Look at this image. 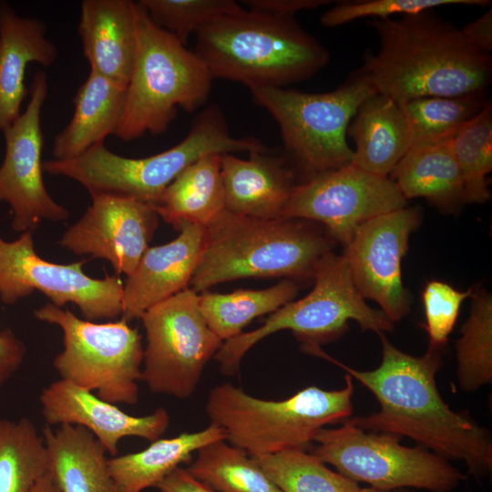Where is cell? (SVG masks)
I'll return each mask as SVG.
<instances>
[{
  "label": "cell",
  "mask_w": 492,
  "mask_h": 492,
  "mask_svg": "<svg viewBox=\"0 0 492 492\" xmlns=\"http://www.w3.org/2000/svg\"><path fill=\"white\" fill-rule=\"evenodd\" d=\"M379 336L382 361L374 370L354 369L321 349L313 354L338 365L377 399L379 411L349 420L365 431L405 436L446 460H460L472 476L489 473L492 443L487 430L453 411L437 389L436 374L443 364L439 350L428 347L424 355L414 356L393 345L384 333Z\"/></svg>",
  "instance_id": "1"
},
{
  "label": "cell",
  "mask_w": 492,
  "mask_h": 492,
  "mask_svg": "<svg viewBox=\"0 0 492 492\" xmlns=\"http://www.w3.org/2000/svg\"><path fill=\"white\" fill-rule=\"evenodd\" d=\"M31 492H59V490L47 470V472L35 485Z\"/></svg>",
  "instance_id": "43"
},
{
  "label": "cell",
  "mask_w": 492,
  "mask_h": 492,
  "mask_svg": "<svg viewBox=\"0 0 492 492\" xmlns=\"http://www.w3.org/2000/svg\"><path fill=\"white\" fill-rule=\"evenodd\" d=\"M140 319L147 340L141 381L152 393L190 397L223 343L205 322L199 295L186 288L148 309Z\"/></svg>",
  "instance_id": "12"
},
{
  "label": "cell",
  "mask_w": 492,
  "mask_h": 492,
  "mask_svg": "<svg viewBox=\"0 0 492 492\" xmlns=\"http://www.w3.org/2000/svg\"><path fill=\"white\" fill-rule=\"evenodd\" d=\"M252 458L282 492H358L360 489L358 483L333 471L305 450L291 449Z\"/></svg>",
  "instance_id": "34"
},
{
  "label": "cell",
  "mask_w": 492,
  "mask_h": 492,
  "mask_svg": "<svg viewBox=\"0 0 492 492\" xmlns=\"http://www.w3.org/2000/svg\"><path fill=\"white\" fill-rule=\"evenodd\" d=\"M401 437L366 432L349 419L336 428H323L311 452L337 472L381 490L419 488L450 492L466 476L448 460L417 446L400 444Z\"/></svg>",
  "instance_id": "11"
},
{
  "label": "cell",
  "mask_w": 492,
  "mask_h": 492,
  "mask_svg": "<svg viewBox=\"0 0 492 492\" xmlns=\"http://www.w3.org/2000/svg\"><path fill=\"white\" fill-rule=\"evenodd\" d=\"M358 492H415V491L412 490V489H408V488H400V489H393V490H381V489H377V488L370 487H364V488L360 487Z\"/></svg>",
  "instance_id": "44"
},
{
  "label": "cell",
  "mask_w": 492,
  "mask_h": 492,
  "mask_svg": "<svg viewBox=\"0 0 492 492\" xmlns=\"http://www.w3.org/2000/svg\"><path fill=\"white\" fill-rule=\"evenodd\" d=\"M421 220L418 207L406 206L379 215L356 230L343 252L360 294L378 303L392 323L403 319L410 310L402 261L410 235Z\"/></svg>",
  "instance_id": "16"
},
{
  "label": "cell",
  "mask_w": 492,
  "mask_h": 492,
  "mask_svg": "<svg viewBox=\"0 0 492 492\" xmlns=\"http://www.w3.org/2000/svg\"><path fill=\"white\" fill-rule=\"evenodd\" d=\"M34 231L21 233L13 241L0 235V301L12 305L38 291L62 308L78 307L91 322L114 320L122 315L124 283L117 275L102 279L83 272L87 260L59 264L41 258L34 243Z\"/></svg>",
  "instance_id": "13"
},
{
  "label": "cell",
  "mask_w": 492,
  "mask_h": 492,
  "mask_svg": "<svg viewBox=\"0 0 492 492\" xmlns=\"http://www.w3.org/2000/svg\"><path fill=\"white\" fill-rule=\"evenodd\" d=\"M389 178L406 200L424 198L446 213L455 212L466 203L451 140L411 148Z\"/></svg>",
  "instance_id": "26"
},
{
  "label": "cell",
  "mask_w": 492,
  "mask_h": 492,
  "mask_svg": "<svg viewBox=\"0 0 492 492\" xmlns=\"http://www.w3.org/2000/svg\"><path fill=\"white\" fill-rule=\"evenodd\" d=\"M91 199V205L58 244L74 254L108 261L117 273L129 276L158 227L155 207L122 196Z\"/></svg>",
  "instance_id": "17"
},
{
  "label": "cell",
  "mask_w": 492,
  "mask_h": 492,
  "mask_svg": "<svg viewBox=\"0 0 492 492\" xmlns=\"http://www.w3.org/2000/svg\"><path fill=\"white\" fill-rule=\"evenodd\" d=\"M188 470L217 492H282L251 456L226 440L199 449Z\"/></svg>",
  "instance_id": "32"
},
{
  "label": "cell",
  "mask_w": 492,
  "mask_h": 492,
  "mask_svg": "<svg viewBox=\"0 0 492 492\" xmlns=\"http://www.w3.org/2000/svg\"><path fill=\"white\" fill-rule=\"evenodd\" d=\"M265 149L255 138L232 137L220 107L210 105L197 115L184 139L156 155L127 158L111 152L102 142L76 159L46 161L43 169L77 181L90 196L128 197L156 208L166 188L199 159Z\"/></svg>",
  "instance_id": "5"
},
{
  "label": "cell",
  "mask_w": 492,
  "mask_h": 492,
  "mask_svg": "<svg viewBox=\"0 0 492 492\" xmlns=\"http://www.w3.org/2000/svg\"><path fill=\"white\" fill-rule=\"evenodd\" d=\"M196 54L213 77L250 88L285 87L304 81L330 54L294 16L244 8L224 15L196 33Z\"/></svg>",
  "instance_id": "3"
},
{
  "label": "cell",
  "mask_w": 492,
  "mask_h": 492,
  "mask_svg": "<svg viewBox=\"0 0 492 492\" xmlns=\"http://www.w3.org/2000/svg\"><path fill=\"white\" fill-rule=\"evenodd\" d=\"M347 133L355 145L352 165L382 177H389L411 149L400 104L378 93L359 106Z\"/></svg>",
  "instance_id": "23"
},
{
  "label": "cell",
  "mask_w": 492,
  "mask_h": 492,
  "mask_svg": "<svg viewBox=\"0 0 492 492\" xmlns=\"http://www.w3.org/2000/svg\"><path fill=\"white\" fill-rule=\"evenodd\" d=\"M406 205L389 177L351 164L296 184L282 218L319 222L333 241L345 246L365 221Z\"/></svg>",
  "instance_id": "14"
},
{
  "label": "cell",
  "mask_w": 492,
  "mask_h": 492,
  "mask_svg": "<svg viewBox=\"0 0 492 492\" xmlns=\"http://www.w3.org/2000/svg\"><path fill=\"white\" fill-rule=\"evenodd\" d=\"M156 488L160 492H217L181 466L169 473Z\"/></svg>",
  "instance_id": "41"
},
{
  "label": "cell",
  "mask_w": 492,
  "mask_h": 492,
  "mask_svg": "<svg viewBox=\"0 0 492 492\" xmlns=\"http://www.w3.org/2000/svg\"><path fill=\"white\" fill-rule=\"evenodd\" d=\"M126 92V85L90 70L74 97L70 121L54 138V159H76L114 134L123 112Z\"/></svg>",
  "instance_id": "24"
},
{
  "label": "cell",
  "mask_w": 492,
  "mask_h": 492,
  "mask_svg": "<svg viewBox=\"0 0 492 492\" xmlns=\"http://www.w3.org/2000/svg\"><path fill=\"white\" fill-rule=\"evenodd\" d=\"M220 173L225 210L253 219L282 218L296 186L285 157L270 154L267 149L249 153L247 159L220 155Z\"/></svg>",
  "instance_id": "20"
},
{
  "label": "cell",
  "mask_w": 492,
  "mask_h": 492,
  "mask_svg": "<svg viewBox=\"0 0 492 492\" xmlns=\"http://www.w3.org/2000/svg\"><path fill=\"white\" fill-rule=\"evenodd\" d=\"M39 402L47 425H80L88 430L111 456L118 455L121 439L136 436L152 442L160 438L169 425V415L164 408L135 416L95 393L63 379L46 385Z\"/></svg>",
  "instance_id": "18"
},
{
  "label": "cell",
  "mask_w": 492,
  "mask_h": 492,
  "mask_svg": "<svg viewBox=\"0 0 492 492\" xmlns=\"http://www.w3.org/2000/svg\"><path fill=\"white\" fill-rule=\"evenodd\" d=\"M344 387L323 390L312 385L282 400L252 396L230 383L210 389L206 413L226 432V440L252 457L291 449L305 450L328 425L353 414V378Z\"/></svg>",
  "instance_id": "6"
},
{
  "label": "cell",
  "mask_w": 492,
  "mask_h": 492,
  "mask_svg": "<svg viewBox=\"0 0 492 492\" xmlns=\"http://www.w3.org/2000/svg\"><path fill=\"white\" fill-rule=\"evenodd\" d=\"M77 32L90 70L128 86L137 44V4L84 0Z\"/></svg>",
  "instance_id": "21"
},
{
  "label": "cell",
  "mask_w": 492,
  "mask_h": 492,
  "mask_svg": "<svg viewBox=\"0 0 492 492\" xmlns=\"http://www.w3.org/2000/svg\"><path fill=\"white\" fill-rule=\"evenodd\" d=\"M48 472L59 492H117L107 451L86 428L63 424L42 429Z\"/></svg>",
  "instance_id": "25"
},
{
  "label": "cell",
  "mask_w": 492,
  "mask_h": 492,
  "mask_svg": "<svg viewBox=\"0 0 492 492\" xmlns=\"http://www.w3.org/2000/svg\"><path fill=\"white\" fill-rule=\"evenodd\" d=\"M26 353L24 342L10 328L0 331V388L21 366Z\"/></svg>",
  "instance_id": "39"
},
{
  "label": "cell",
  "mask_w": 492,
  "mask_h": 492,
  "mask_svg": "<svg viewBox=\"0 0 492 492\" xmlns=\"http://www.w3.org/2000/svg\"><path fill=\"white\" fill-rule=\"evenodd\" d=\"M376 52L364 55L356 72L376 93L398 103L424 97L483 94L492 76V59L471 45L432 10L401 18L373 19Z\"/></svg>",
  "instance_id": "2"
},
{
  "label": "cell",
  "mask_w": 492,
  "mask_h": 492,
  "mask_svg": "<svg viewBox=\"0 0 492 492\" xmlns=\"http://www.w3.org/2000/svg\"><path fill=\"white\" fill-rule=\"evenodd\" d=\"M253 101L278 123L285 159L305 179L351 165L346 135L359 106L376 94L358 72L336 89L307 93L286 87L250 88Z\"/></svg>",
  "instance_id": "9"
},
{
  "label": "cell",
  "mask_w": 492,
  "mask_h": 492,
  "mask_svg": "<svg viewBox=\"0 0 492 492\" xmlns=\"http://www.w3.org/2000/svg\"><path fill=\"white\" fill-rule=\"evenodd\" d=\"M46 32L42 20L22 16L9 3L0 1V135L21 115L29 94L25 85L27 66L48 67L58 57Z\"/></svg>",
  "instance_id": "22"
},
{
  "label": "cell",
  "mask_w": 492,
  "mask_h": 492,
  "mask_svg": "<svg viewBox=\"0 0 492 492\" xmlns=\"http://www.w3.org/2000/svg\"><path fill=\"white\" fill-rule=\"evenodd\" d=\"M459 165L466 203L490 200L487 176L492 170V106L488 102L451 139Z\"/></svg>",
  "instance_id": "35"
},
{
  "label": "cell",
  "mask_w": 492,
  "mask_h": 492,
  "mask_svg": "<svg viewBox=\"0 0 492 492\" xmlns=\"http://www.w3.org/2000/svg\"><path fill=\"white\" fill-rule=\"evenodd\" d=\"M34 315L62 331L63 349L53 360L60 379L115 405L138 403L144 354L138 329L123 318L107 323L80 319L51 302Z\"/></svg>",
  "instance_id": "10"
},
{
  "label": "cell",
  "mask_w": 492,
  "mask_h": 492,
  "mask_svg": "<svg viewBox=\"0 0 492 492\" xmlns=\"http://www.w3.org/2000/svg\"><path fill=\"white\" fill-rule=\"evenodd\" d=\"M247 9L282 16H294L302 10H313L331 3L328 0H243Z\"/></svg>",
  "instance_id": "40"
},
{
  "label": "cell",
  "mask_w": 492,
  "mask_h": 492,
  "mask_svg": "<svg viewBox=\"0 0 492 492\" xmlns=\"http://www.w3.org/2000/svg\"><path fill=\"white\" fill-rule=\"evenodd\" d=\"M170 242L149 247L123 288V312L127 322L140 319L155 304L183 291L190 283L199 262L205 228L182 223Z\"/></svg>",
  "instance_id": "19"
},
{
  "label": "cell",
  "mask_w": 492,
  "mask_h": 492,
  "mask_svg": "<svg viewBox=\"0 0 492 492\" xmlns=\"http://www.w3.org/2000/svg\"><path fill=\"white\" fill-rule=\"evenodd\" d=\"M226 432L210 423L206 428L182 433L169 438H159L146 448L108 458V469L117 492H142L156 486L175 468L188 462L192 454L219 440H226Z\"/></svg>",
  "instance_id": "27"
},
{
  "label": "cell",
  "mask_w": 492,
  "mask_h": 492,
  "mask_svg": "<svg viewBox=\"0 0 492 492\" xmlns=\"http://www.w3.org/2000/svg\"><path fill=\"white\" fill-rule=\"evenodd\" d=\"M457 380L473 392L492 381V296L485 289L471 294L468 318L456 343Z\"/></svg>",
  "instance_id": "33"
},
{
  "label": "cell",
  "mask_w": 492,
  "mask_h": 492,
  "mask_svg": "<svg viewBox=\"0 0 492 492\" xmlns=\"http://www.w3.org/2000/svg\"><path fill=\"white\" fill-rule=\"evenodd\" d=\"M151 21L186 46L190 36L242 5L233 0H139Z\"/></svg>",
  "instance_id": "36"
},
{
  "label": "cell",
  "mask_w": 492,
  "mask_h": 492,
  "mask_svg": "<svg viewBox=\"0 0 492 492\" xmlns=\"http://www.w3.org/2000/svg\"><path fill=\"white\" fill-rule=\"evenodd\" d=\"M45 440L28 418H0V492H31L47 472Z\"/></svg>",
  "instance_id": "30"
},
{
  "label": "cell",
  "mask_w": 492,
  "mask_h": 492,
  "mask_svg": "<svg viewBox=\"0 0 492 492\" xmlns=\"http://www.w3.org/2000/svg\"><path fill=\"white\" fill-rule=\"evenodd\" d=\"M487 103L483 94L424 97L399 103L408 126L411 148L451 140Z\"/></svg>",
  "instance_id": "31"
},
{
  "label": "cell",
  "mask_w": 492,
  "mask_h": 492,
  "mask_svg": "<svg viewBox=\"0 0 492 492\" xmlns=\"http://www.w3.org/2000/svg\"><path fill=\"white\" fill-rule=\"evenodd\" d=\"M487 0H363L343 1L334 5L321 16V23L335 27L357 19H387L394 15H415L448 5L487 6Z\"/></svg>",
  "instance_id": "37"
},
{
  "label": "cell",
  "mask_w": 492,
  "mask_h": 492,
  "mask_svg": "<svg viewBox=\"0 0 492 492\" xmlns=\"http://www.w3.org/2000/svg\"><path fill=\"white\" fill-rule=\"evenodd\" d=\"M298 285L291 279L262 290H239L231 293L203 292L199 308L210 329L223 342L242 333L253 319L272 313L292 302Z\"/></svg>",
  "instance_id": "29"
},
{
  "label": "cell",
  "mask_w": 492,
  "mask_h": 492,
  "mask_svg": "<svg viewBox=\"0 0 492 492\" xmlns=\"http://www.w3.org/2000/svg\"><path fill=\"white\" fill-rule=\"evenodd\" d=\"M48 93L46 74L36 72L26 108L4 131L5 152L0 167V202L8 203L15 231H35L44 220L62 221L68 210L49 195L43 179L41 111Z\"/></svg>",
  "instance_id": "15"
},
{
  "label": "cell",
  "mask_w": 492,
  "mask_h": 492,
  "mask_svg": "<svg viewBox=\"0 0 492 492\" xmlns=\"http://www.w3.org/2000/svg\"><path fill=\"white\" fill-rule=\"evenodd\" d=\"M224 209L220 154L206 155L186 168L155 208L159 217L176 229L182 223L205 228Z\"/></svg>",
  "instance_id": "28"
},
{
  "label": "cell",
  "mask_w": 492,
  "mask_h": 492,
  "mask_svg": "<svg viewBox=\"0 0 492 492\" xmlns=\"http://www.w3.org/2000/svg\"><path fill=\"white\" fill-rule=\"evenodd\" d=\"M472 289L461 292L442 281L428 282L422 292L425 330L429 346L440 350L446 343L457 320L462 302L471 296Z\"/></svg>",
  "instance_id": "38"
},
{
  "label": "cell",
  "mask_w": 492,
  "mask_h": 492,
  "mask_svg": "<svg viewBox=\"0 0 492 492\" xmlns=\"http://www.w3.org/2000/svg\"><path fill=\"white\" fill-rule=\"evenodd\" d=\"M136 4L135 57L123 112L113 134L123 141L165 132L178 108L192 112L207 101L214 78L195 51L157 26Z\"/></svg>",
  "instance_id": "7"
},
{
  "label": "cell",
  "mask_w": 492,
  "mask_h": 492,
  "mask_svg": "<svg viewBox=\"0 0 492 492\" xmlns=\"http://www.w3.org/2000/svg\"><path fill=\"white\" fill-rule=\"evenodd\" d=\"M313 278V288L306 296L271 313L259 328L223 342L215 354L223 374H234L253 345L282 330L292 331L305 352L341 336L351 320L378 335L393 330L394 323L369 306L356 289L343 254L326 252Z\"/></svg>",
  "instance_id": "8"
},
{
  "label": "cell",
  "mask_w": 492,
  "mask_h": 492,
  "mask_svg": "<svg viewBox=\"0 0 492 492\" xmlns=\"http://www.w3.org/2000/svg\"><path fill=\"white\" fill-rule=\"evenodd\" d=\"M310 221L259 220L225 209L206 227L190 284L195 292L249 277L313 278L333 241Z\"/></svg>",
  "instance_id": "4"
},
{
  "label": "cell",
  "mask_w": 492,
  "mask_h": 492,
  "mask_svg": "<svg viewBox=\"0 0 492 492\" xmlns=\"http://www.w3.org/2000/svg\"><path fill=\"white\" fill-rule=\"evenodd\" d=\"M466 40L477 49L490 54L492 50V10L467 24L462 29Z\"/></svg>",
  "instance_id": "42"
}]
</instances>
